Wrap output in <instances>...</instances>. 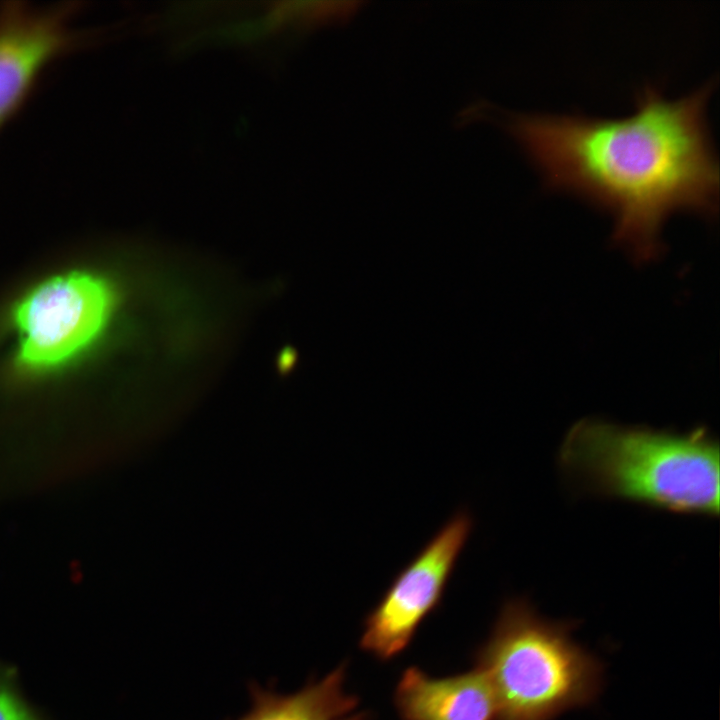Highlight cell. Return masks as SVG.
<instances>
[{
	"label": "cell",
	"instance_id": "cell-1",
	"mask_svg": "<svg viewBox=\"0 0 720 720\" xmlns=\"http://www.w3.org/2000/svg\"><path fill=\"white\" fill-rule=\"evenodd\" d=\"M717 83L668 99L646 82L623 117L583 113L513 114L508 128L551 189L574 193L609 212L613 239L638 260L655 257L674 211L713 216L719 163L706 106Z\"/></svg>",
	"mask_w": 720,
	"mask_h": 720
},
{
	"label": "cell",
	"instance_id": "cell-2",
	"mask_svg": "<svg viewBox=\"0 0 720 720\" xmlns=\"http://www.w3.org/2000/svg\"><path fill=\"white\" fill-rule=\"evenodd\" d=\"M558 463L594 495L678 513H719V444L703 427L678 433L583 419L565 435Z\"/></svg>",
	"mask_w": 720,
	"mask_h": 720
},
{
	"label": "cell",
	"instance_id": "cell-3",
	"mask_svg": "<svg viewBox=\"0 0 720 720\" xmlns=\"http://www.w3.org/2000/svg\"><path fill=\"white\" fill-rule=\"evenodd\" d=\"M571 625L507 601L476 654L495 701L494 720H552L598 696L602 664L570 637Z\"/></svg>",
	"mask_w": 720,
	"mask_h": 720
},
{
	"label": "cell",
	"instance_id": "cell-4",
	"mask_svg": "<svg viewBox=\"0 0 720 720\" xmlns=\"http://www.w3.org/2000/svg\"><path fill=\"white\" fill-rule=\"evenodd\" d=\"M116 306L113 284L94 272L71 271L40 282L12 311L17 366L42 374L70 364L102 338Z\"/></svg>",
	"mask_w": 720,
	"mask_h": 720
},
{
	"label": "cell",
	"instance_id": "cell-5",
	"mask_svg": "<svg viewBox=\"0 0 720 720\" xmlns=\"http://www.w3.org/2000/svg\"><path fill=\"white\" fill-rule=\"evenodd\" d=\"M469 512L455 513L395 577L364 622L362 650L381 660L400 654L437 609L473 529Z\"/></svg>",
	"mask_w": 720,
	"mask_h": 720
},
{
	"label": "cell",
	"instance_id": "cell-6",
	"mask_svg": "<svg viewBox=\"0 0 720 720\" xmlns=\"http://www.w3.org/2000/svg\"><path fill=\"white\" fill-rule=\"evenodd\" d=\"M72 8H0V126L18 109L44 67L74 43Z\"/></svg>",
	"mask_w": 720,
	"mask_h": 720
},
{
	"label": "cell",
	"instance_id": "cell-7",
	"mask_svg": "<svg viewBox=\"0 0 720 720\" xmlns=\"http://www.w3.org/2000/svg\"><path fill=\"white\" fill-rule=\"evenodd\" d=\"M402 720H494L495 701L484 674L432 678L417 667L402 674L395 691Z\"/></svg>",
	"mask_w": 720,
	"mask_h": 720
},
{
	"label": "cell",
	"instance_id": "cell-8",
	"mask_svg": "<svg viewBox=\"0 0 720 720\" xmlns=\"http://www.w3.org/2000/svg\"><path fill=\"white\" fill-rule=\"evenodd\" d=\"M345 675L341 664L292 694L253 683L251 708L238 720H367L368 714L357 710L358 698L344 691Z\"/></svg>",
	"mask_w": 720,
	"mask_h": 720
},
{
	"label": "cell",
	"instance_id": "cell-9",
	"mask_svg": "<svg viewBox=\"0 0 720 720\" xmlns=\"http://www.w3.org/2000/svg\"><path fill=\"white\" fill-rule=\"evenodd\" d=\"M0 720H48L22 694L14 667L0 663Z\"/></svg>",
	"mask_w": 720,
	"mask_h": 720
}]
</instances>
